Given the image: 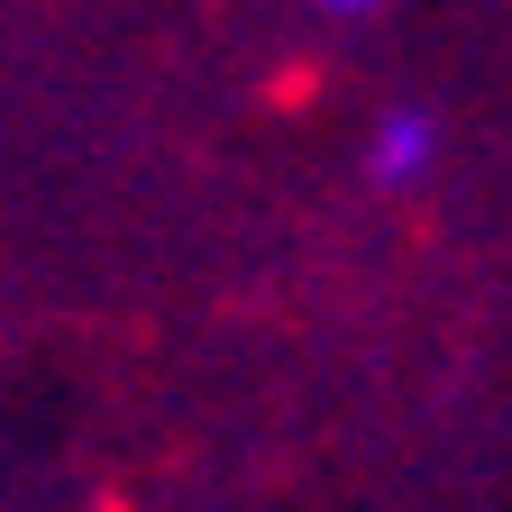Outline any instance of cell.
<instances>
[{"instance_id":"cell-2","label":"cell","mask_w":512,"mask_h":512,"mask_svg":"<svg viewBox=\"0 0 512 512\" xmlns=\"http://www.w3.org/2000/svg\"><path fill=\"white\" fill-rule=\"evenodd\" d=\"M320 10H375V0H320Z\"/></svg>"},{"instance_id":"cell-1","label":"cell","mask_w":512,"mask_h":512,"mask_svg":"<svg viewBox=\"0 0 512 512\" xmlns=\"http://www.w3.org/2000/svg\"><path fill=\"white\" fill-rule=\"evenodd\" d=\"M430 165H439V119H430V110H384L375 138H366V174L403 192V183H421Z\"/></svg>"}]
</instances>
